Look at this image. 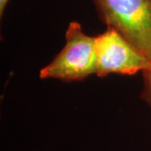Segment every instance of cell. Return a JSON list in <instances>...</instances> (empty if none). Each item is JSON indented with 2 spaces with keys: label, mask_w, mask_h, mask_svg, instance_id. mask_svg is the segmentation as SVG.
Instances as JSON below:
<instances>
[{
  "label": "cell",
  "mask_w": 151,
  "mask_h": 151,
  "mask_svg": "<svg viewBox=\"0 0 151 151\" xmlns=\"http://www.w3.org/2000/svg\"><path fill=\"white\" fill-rule=\"evenodd\" d=\"M99 19L151 61V0H92Z\"/></svg>",
  "instance_id": "6da1fadb"
},
{
  "label": "cell",
  "mask_w": 151,
  "mask_h": 151,
  "mask_svg": "<svg viewBox=\"0 0 151 151\" xmlns=\"http://www.w3.org/2000/svg\"><path fill=\"white\" fill-rule=\"evenodd\" d=\"M95 37L83 31L81 24L71 21L65 32V45L53 60L40 71L41 79L76 81L97 72Z\"/></svg>",
  "instance_id": "7a4b0ae2"
},
{
  "label": "cell",
  "mask_w": 151,
  "mask_h": 151,
  "mask_svg": "<svg viewBox=\"0 0 151 151\" xmlns=\"http://www.w3.org/2000/svg\"><path fill=\"white\" fill-rule=\"evenodd\" d=\"M99 77L109 74L135 75L151 67V61L113 28L107 27L94 40Z\"/></svg>",
  "instance_id": "3957f363"
},
{
  "label": "cell",
  "mask_w": 151,
  "mask_h": 151,
  "mask_svg": "<svg viewBox=\"0 0 151 151\" xmlns=\"http://www.w3.org/2000/svg\"><path fill=\"white\" fill-rule=\"evenodd\" d=\"M143 76V90L140 97L151 107V67L142 71Z\"/></svg>",
  "instance_id": "277c9868"
},
{
  "label": "cell",
  "mask_w": 151,
  "mask_h": 151,
  "mask_svg": "<svg viewBox=\"0 0 151 151\" xmlns=\"http://www.w3.org/2000/svg\"><path fill=\"white\" fill-rule=\"evenodd\" d=\"M9 0H0V17L3 16Z\"/></svg>",
  "instance_id": "5b68a950"
}]
</instances>
